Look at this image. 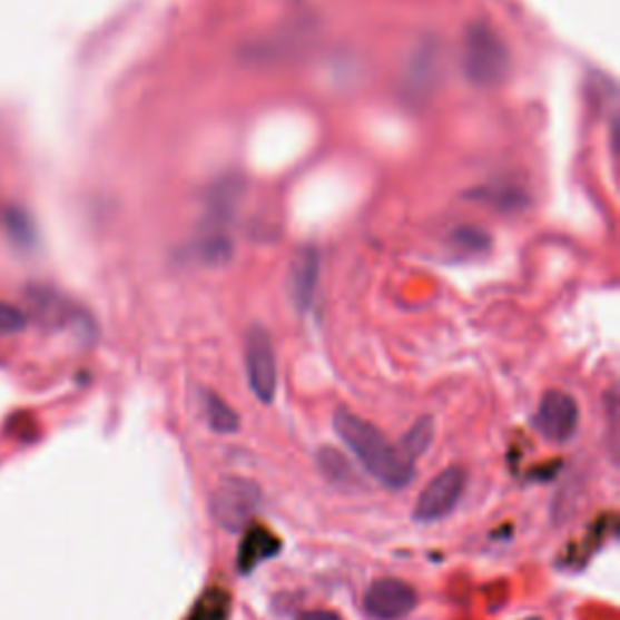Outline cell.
I'll return each instance as SVG.
<instances>
[{"mask_svg":"<svg viewBox=\"0 0 620 620\" xmlns=\"http://www.w3.org/2000/svg\"><path fill=\"white\" fill-rule=\"evenodd\" d=\"M333 426L342 444L360 459L364 471L374 478L378 485L388 490H403L415 480V463L407 461L397 446L381 434L378 426L354 415L350 410H337Z\"/></svg>","mask_w":620,"mask_h":620,"instance_id":"obj_1","label":"cell"},{"mask_svg":"<svg viewBox=\"0 0 620 620\" xmlns=\"http://www.w3.org/2000/svg\"><path fill=\"white\" fill-rule=\"evenodd\" d=\"M461 63L468 80L480 88H494L512 71V53L492 24L473 22L463 35Z\"/></svg>","mask_w":620,"mask_h":620,"instance_id":"obj_2","label":"cell"},{"mask_svg":"<svg viewBox=\"0 0 620 620\" xmlns=\"http://www.w3.org/2000/svg\"><path fill=\"white\" fill-rule=\"evenodd\" d=\"M262 502L257 482L247 478H224L211 492V516L220 529L230 533L243 531L253 521Z\"/></svg>","mask_w":620,"mask_h":620,"instance_id":"obj_3","label":"cell"},{"mask_svg":"<svg viewBox=\"0 0 620 620\" xmlns=\"http://www.w3.org/2000/svg\"><path fill=\"white\" fill-rule=\"evenodd\" d=\"M245 374L257 401L269 405L277 393V356L272 337L262 325H253L245 335Z\"/></svg>","mask_w":620,"mask_h":620,"instance_id":"obj_4","label":"cell"},{"mask_svg":"<svg viewBox=\"0 0 620 620\" xmlns=\"http://www.w3.org/2000/svg\"><path fill=\"white\" fill-rule=\"evenodd\" d=\"M533 426L550 444H564L580 430V405L564 391H548L533 415Z\"/></svg>","mask_w":620,"mask_h":620,"instance_id":"obj_5","label":"cell"},{"mask_svg":"<svg viewBox=\"0 0 620 620\" xmlns=\"http://www.w3.org/2000/svg\"><path fill=\"white\" fill-rule=\"evenodd\" d=\"M465 490V471L461 465H451L436 478L426 482L415 502V519L420 523H434L449 516L456 509Z\"/></svg>","mask_w":620,"mask_h":620,"instance_id":"obj_6","label":"cell"},{"mask_svg":"<svg viewBox=\"0 0 620 620\" xmlns=\"http://www.w3.org/2000/svg\"><path fill=\"white\" fill-rule=\"evenodd\" d=\"M417 591L403 580H376L364 597V611L376 620H401L415 611Z\"/></svg>","mask_w":620,"mask_h":620,"instance_id":"obj_7","label":"cell"},{"mask_svg":"<svg viewBox=\"0 0 620 620\" xmlns=\"http://www.w3.org/2000/svg\"><path fill=\"white\" fill-rule=\"evenodd\" d=\"M441 76V51L434 39H424V45L415 49L405 73V90L410 98L424 100L436 88Z\"/></svg>","mask_w":620,"mask_h":620,"instance_id":"obj_8","label":"cell"},{"mask_svg":"<svg viewBox=\"0 0 620 620\" xmlns=\"http://www.w3.org/2000/svg\"><path fill=\"white\" fill-rule=\"evenodd\" d=\"M321 274V255L315 247H303V250L292 259L288 267V294L296 303L298 311H308L313 306L315 288H318Z\"/></svg>","mask_w":620,"mask_h":620,"instance_id":"obj_9","label":"cell"},{"mask_svg":"<svg viewBox=\"0 0 620 620\" xmlns=\"http://www.w3.org/2000/svg\"><path fill=\"white\" fill-rule=\"evenodd\" d=\"M318 468L329 485L342 488V490L360 485V480H356V473H354L352 463L347 461V456L333 446H325L318 451Z\"/></svg>","mask_w":620,"mask_h":620,"instance_id":"obj_10","label":"cell"},{"mask_svg":"<svg viewBox=\"0 0 620 620\" xmlns=\"http://www.w3.org/2000/svg\"><path fill=\"white\" fill-rule=\"evenodd\" d=\"M432 439H434V422L432 417H422L410 426V432L403 436L397 451H401L407 461L415 463L420 456H424L426 449H430Z\"/></svg>","mask_w":620,"mask_h":620,"instance_id":"obj_11","label":"cell"},{"mask_svg":"<svg viewBox=\"0 0 620 620\" xmlns=\"http://www.w3.org/2000/svg\"><path fill=\"white\" fill-rule=\"evenodd\" d=\"M204 412H206V420H209V426L214 432H218V434L238 432L240 417L224 401H220L218 395H214V393L204 395Z\"/></svg>","mask_w":620,"mask_h":620,"instance_id":"obj_12","label":"cell"},{"mask_svg":"<svg viewBox=\"0 0 620 620\" xmlns=\"http://www.w3.org/2000/svg\"><path fill=\"white\" fill-rule=\"evenodd\" d=\"M8 233L18 245H32V240H35L30 216H27L22 209L8 211Z\"/></svg>","mask_w":620,"mask_h":620,"instance_id":"obj_13","label":"cell"},{"mask_svg":"<svg viewBox=\"0 0 620 620\" xmlns=\"http://www.w3.org/2000/svg\"><path fill=\"white\" fill-rule=\"evenodd\" d=\"M27 327V315L12 306V303L0 301V335H18Z\"/></svg>","mask_w":620,"mask_h":620,"instance_id":"obj_14","label":"cell"},{"mask_svg":"<svg viewBox=\"0 0 620 620\" xmlns=\"http://www.w3.org/2000/svg\"><path fill=\"white\" fill-rule=\"evenodd\" d=\"M459 245H463L465 250H485L488 236H485V233H480V230L465 228V230L459 233Z\"/></svg>","mask_w":620,"mask_h":620,"instance_id":"obj_15","label":"cell"},{"mask_svg":"<svg viewBox=\"0 0 620 620\" xmlns=\"http://www.w3.org/2000/svg\"><path fill=\"white\" fill-rule=\"evenodd\" d=\"M296 620H342V616L335 613V611L318 609V611H306V613H301Z\"/></svg>","mask_w":620,"mask_h":620,"instance_id":"obj_16","label":"cell"},{"mask_svg":"<svg viewBox=\"0 0 620 620\" xmlns=\"http://www.w3.org/2000/svg\"><path fill=\"white\" fill-rule=\"evenodd\" d=\"M526 620H541V618H526Z\"/></svg>","mask_w":620,"mask_h":620,"instance_id":"obj_17","label":"cell"}]
</instances>
